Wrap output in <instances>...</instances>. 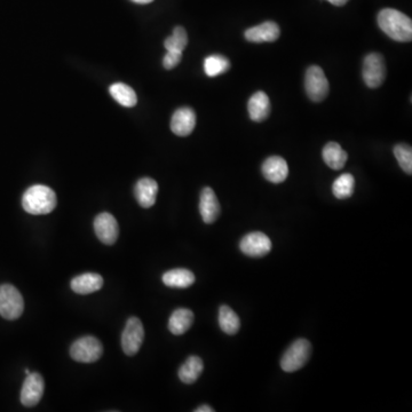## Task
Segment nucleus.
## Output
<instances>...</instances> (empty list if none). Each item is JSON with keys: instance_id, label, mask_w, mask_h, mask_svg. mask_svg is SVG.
I'll use <instances>...</instances> for the list:
<instances>
[{"instance_id": "f03ea898", "label": "nucleus", "mask_w": 412, "mask_h": 412, "mask_svg": "<svg viewBox=\"0 0 412 412\" xmlns=\"http://www.w3.org/2000/svg\"><path fill=\"white\" fill-rule=\"evenodd\" d=\"M56 204L58 198L54 190L44 184H35L23 193V209L33 216L49 214L56 207Z\"/></svg>"}, {"instance_id": "aec40b11", "label": "nucleus", "mask_w": 412, "mask_h": 412, "mask_svg": "<svg viewBox=\"0 0 412 412\" xmlns=\"http://www.w3.org/2000/svg\"><path fill=\"white\" fill-rule=\"evenodd\" d=\"M323 161L332 170H342L344 168L346 161H347L348 154L342 148V145L337 142H328L324 145L322 152Z\"/></svg>"}, {"instance_id": "f257e3e1", "label": "nucleus", "mask_w": 412, "mask_h": 412, "mask_svg": "<svg viewBox=\"0 0 412 412\" xmlns=\"http://www.w3.org/2000/svg\"><path fill=\"white\" fill-rule=\"evenodd\" d=\"M378 26L395 42H408L412 39V21L406 14L394 8H383L377 17Z\"/></svg>"}, {"instance_id": "c85d7f7f", "label": "nucleus", "mask_w": 412, "mask_h": 412, "mask_svg": "<svg viewBox=\"0 0 412 412\" xmlns=\"http://www.w3.org/2000/svg\"><path fill=\"white\" fill-rule=\"evenodd\" d=\"M181 58H182V52L168 51L163 58V65L166 70H171L180 63Z\"/></svg>"}, {"instance_id": "a878e982", "label": "nucleus", "mask_w": 412, "mask_h": 412, "mask_svg": "<svg viewBox=\"0 0 412 412\" xmlns=\"http://www.w3.org/2000/svg\"><path fill=\"white\" fill-rule=\"evenodd\" d=\"M355 179L351 173H344L332 184V193L338 200H346L354 193Z\"/></svg>"}, {"instance_id": "5701e85b", "label": "nucleus", "mask_w": 412, "mask_h": 412, "mask_svg": "<svg viewBox=\"0 0 412 412\" xmlns=\"http://www.w3.org/2000/svg\"><path fill=\"white\" fill-rule=\"evenodd\" d=\"M109 92L110 95L120 103V106L132 108L138 103V97H136L134 90L124 83H116V84L111 85Z\"/></svg>"}, {"instance_id": "a211bd4d", "label": "nucleus", "mask_w": 412, "mask_h": 412, "mask_svg": "<svg viewBox=\"0 0 412 412\" xmlns=\"http://www.w3.org/2000/svg\"><path fill=\"white\" fill-rule=\"evenodd\" d=\"M70 287L71 290L78 294H90L100 290L103 287V278L95 273H85L72 278Z\"/></svg>"}, {"instance_id": "39448f33", "label": "nucleus", "mask_w": 412, "mask_h": 412, "mask_svg": "<svg viewBox=\"0 0 412 412\" xmlns=\"http://www.w3.org/2000/svg\"><path fill=\"white\" fill-rule=\"evenodd\" d=\"M103 354V346L99 339L92 335H85L77 339L70 348V356L79 363H94L100 360Z\"/></svg>"}, {"instance_id": "2f4dec72", "label": "nucleus", "mask_w": 412, "mask_h": 412, "mask_svg": "<svg viewBox=\"0 0 412 412\" xmlns=\"http://www.w3.org/2000/svg\"><path fill=\"white\" fill-rule=\"evenodd\" d=\"M133 3H141V5H145V3H150L154 1V0H132Z\"/></svg>"}, {"instance_id": "f8f14e48", "label": "nucleus", "mask_w": 412, "mask_h": 412, "mask_svg": "<svg viewBox=\"0 0 412 412\" xmlns=\"http://www.w3.org/2000/svg\"><path fill=\"white\" fill-rule=\"evenodd\" d=\"M196 126V113L191 108L182 106L175 110L171 120L172 132L177 136H188Z\"/></svg>"}, {"instance_id": "4be33fe9", "label": "nucleus", "mask_w": 412, "mask_h": 412, "mask_svg": "<svg viewBox=\"0 0 412 412\" xmlns=\"http://www.w3.org/2000/svg\"><path fill=\"white\" fill-rule=\"evenodd\" d=\"M204 370V363L202 358L198 356H190L186 360L180 369H179V378L184 383H193L200 378Z\"/></svg>"}, {"instance_id": "c756f323", "label": "nucleus", "mask_w": 412, "mask_h": 412, "mask_svg": "<svg viewBox=\"0 0 412 412\" xmlns=\"http://www.w3.org/2000/svg\"><path fill=\"white\" fill-rule=\"evenodd\" d=\"M328 3L335 5V6H344L349 0H328Z\"/></svg>"}, {"instance_id": "dca6fc26", "label": "nucleus", "mask_w": 412, "mask_h": 412, "mask_svg": "<svg viewBox=\"0 0 412 412\" xmlns=\"http://www.w3.org/2000/svg\"><path fill=\"white\" fill-rule=\"evenodd\" d=\"M158 184L152 177H142L136 182L134 187V195L138 205L143 209H149L154 206L157 198Z\"/></svg>"}, {"instance_id": "7c9ffc66", "label": "nucleus", "mask_w": 412, "mask_h": 412, "mask_svg": "<svg viewBox=\"0 0 412 412\" xmlns=\"http://www.w3.org/2000/svg\"><path fill=\"white\" fill-rule=\"evenodd\" d=\"M214 411V409H213V408H211V406H198V408H197V409H195V412H213Z\"/></svg>"}, {"instance_id": "ddd939ff", "label": "nucleus", "mask_w": 412, "mask_h": 412, "mask_svg": "<svg viewBox=\"0 0 412 412\" xmlns=\"http://www.w3.org/2000/svg\"><path fill=\"white\" fill-rule=\"evenodd\" d=\"M261 171L264 179L271 184H282L289 175V166L283 157L271 156L264 161Z\"/></svg>"}, {"instance_id": "6e6552de", "label": "nucleus", "mask_w": 412, "mask_h": 412, "mask_svg": "<svg viewBox=\"0 0 412 412\" xmlns=\"http://www.w3.org/2000/svg\"><path fill=\"white\" fill-rule=\"evenodd\" d=\"M145 339V328L138 317H129L122 333V348L127 356H134L140 351Z\"/></svg>"}, {"instance_id": "f3484780", "label": "nucleus", "mask_w": 412, "mask_h": 412, "mask_svg": "<svg viewBox=\"0 0 412 412\" xmlns=\"http://www.w3.org/2000/svg\"><path fill=\"white\" fill-rule=\"evenodd\" d=\"M271 101L267 94L259 90L255 92L248 102V116L253 122H261L267 120L271 113Z\"/></svg>"}, {"instance_id": "0eeeda50", "label": "nucleus", "mask_w": 412, "mask_h": 412, "mask_svg": "<svg viewBox=\"0 0 412 412\" xmlns=\"http://www.w3.org/2000/svg\"><path fill=\"white\" fill-rule=\"evenodd\" d=\"M363 81L367 87L377 88L381 86L386 78V63L379 53H370L364 58L362 68Z\"/></svg>"}, {"instance_id": "bb28decb", "label": "nucleus", "mask_w": 412, "mask_h": 412, "mask_svg": "<svg viewBox=\"0 0 412 412\" xmlns=\"http://www.w3.org/2000/svg\"><path fill=\"white\" fill-rule=\"evenodd\" d=\"M187 45L188 35L184 26H175L172 35L165 39L164 42L166 51L184 52Z\"/></svg>"}, {"instance_id": "423d86ee", "label": "nucleus", "mask_w": 412, "mask_h": 412, "mask_svg": "<svg viewBox=\"0 0 412 412\" xmlns=\"http://www.w3.org/2000/svg\"><path fill=\"white\" fill-rule=\"evenodd\" d=\"M305 90L310 100L314 102H321L328 97V78L324 71L319 65H310L306 71L305 76Z\"/></svg>"}, {"instance_id": "9d476101", "label": "nucleus", "mask_w": 412, "mask_h": 412, "mask_svg": "<svg viewBox=\"0 0 412 412\" xmlns=\"http://www.w3.org/2000/svg\"><path fill=\"white\" fill-rule=\"evenodd\" d=\"M271 241L266 234L261 232H250L245 235L239 243V248L245 255L261 258L271 251Z\"/></svg>"}, {"instance_id": "2eb2a0df", "label": "nucleus", "mask_w": 412, "mask_h": 412, "mask_svg": "<svg viewBox=\"0 0 412 412\" xmlns=\"http://www.w3.org/2000/svg\"><path fill=\"white\" fill-rule=\"evenodd\" d=\"M200 212L204 223H213L220 216V203L212 188L205 187L200 193Z\"/></svg>"}, {"instance_id": "6ab92c4d", "label": "nucleus", "mask_w": 412, "mask_h": 412, "mask_svg": "<svg viewBox=\"0 0 412 412\" xmlns=\"http://www.w3.org/2000/svg\"><path fill=\"white\" fill-rule=\"evenodd\" d=\"M193 319L195 316L190 309H175L168 319V330L174 335H184L193 326Z\"/></svg>"}, {"instance_id": "9b49d317", "label": "nucleus", "mask_w": 412, "mask_h": 412, "mask_svg": "<svg viewBox=\"0 0 412 412\" xmlns=\"http://www.w3.org/2000/svg\"><path fill=\"white\" fill-rule=\"evenodd\" d=\"M94 230L103 244L113 245L120 235V227L113 214L102 212L94 219Z\"/></svg>"}, {"instance_id": "b1692460", "label": "nucleus", "mask_w": 412, "mask_h": 412, "mask_svg": "<svg viewBox=\"0 0 412 412\" xmlns=\"http://www.w3.org/2000/svg\"><path fill=\"white\" fill-rule=\"evenodd\" d=\"M219 326L221 330L229 335H236L241 328L239 315L227 305L220 307Z\"/></svg>"}, {"instance_id": "412c9836", "label": "nucleus", "mask_w": 412, "mask_h": 412, "mask_svg": "<svg viewBox=\"0 0 412 412\" xmlns=\"http://www.w3.org/2000/svg\"><path fill=\"white\" fill-rule=\"evenodd\" d=\"M161 280L166 287H174V289H187L195 283V275L188 269L177 268V269L166 271Z\"/></svg>"}, {"instance_id": "1a4fd4ad", "label": "nucleus", "mask_w": 412, "mask_h": 412, "mask_svg": "<svg viewBox=\"0 0 412 412\" xmlns=\"http://www.w3.org/2000/svg\"><path fill=\"white\" fill-rule=\"evenodd\" d=\"M45 390V381L38 372H30L26 376L21 390V403L23 406L31 408L40 402Z\"/></svg>"}, {"instance_id": "cd10ccee", "label": "nucleus", "mask_w": 412, "mask_h": 412, "mask_svg": "<svg viewBox=\"0 0 412 412\" xmlns=\"http://www.w3.org/2000/svg\"><path fill=\"white\" fill-rule=\"evenodd\" d=\"M394 156L399 166L406 174H412V149L406 143H399L394 147Z\"/></svg>"}, {"instance_id": "20e7f679", "label": "nucleus", "mask_w": 412, "mask_h": 412, "mask_svg": "<svg viewBox=\"0 0 412 412\" xmlns=\"http://www.w3.org/2000/svg\"><path fill=\"white\" fill-rule=\"evenodd\" d=\"M24 310L23 296L17 287L10 284L0 285V316L8 321L21 317Z\"/></svg>"}, {"instance_id": "393cba45", "label": "nucleus", "mask_w": 412, "mask_h": 412, "mask_svg": "<svg viewBox=\"0 0 412 412\" xmlns=\"http://www.w3.org/2000/svg\"><path fill=\"white\" fill-rule=\"evenodd\" d=\"M230 69V61L223 55H209L204 60V72L209 77L225 74Z\"/></svg>"}, {"instance_id": "4468645a", "label": "nucleus", "mask_w": 412, "mask_h": 412, "mask_svg": "<svg viewBox=\"0 0 412 412\" xmlns=\"http://www.w3.org/2000/svg\"><path fill=\"white\" fill-rule=\"evenodd\" d=\"M280 35V26L273 21H266L259 26L248 28L244 33L245 39L251 42H276Z\"/></svg>"}, {"instance_id": "473e14b6", "label": "nucleus", "mask_w": 412, "mask_h": 412, "mask_svg": "<svg viewBox=\"0 0 412 412\" xmlns=\"http://www.w3.org/2000/svg\"><path fill=\"white\" fill-rule=\"evenodd\" d=\"M30 374V371L28 370V369H26V376H28V374Z\"/></svg>"}, {"instance_id": "7ed1b4c3", "label": "nucleus", "mask_w": 412, "mask_h": 412, "mask_svg": "<svg viewBox=\"0 0 412 412\" xmlns=\"http://www.w3.org/2000/svg\"><path fill=\"white\" fill-rule=\"evenodd\" d=\"M312 354V344L307 339H296L280 358V367L285 372H294L306 365Z\"/></svg>"}]
</instances>
